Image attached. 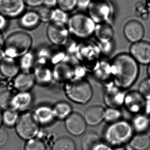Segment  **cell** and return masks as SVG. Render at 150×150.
Masks as SVG:
<instances>
[{
  "mask_svg": "<svg viewBox=\"0 0 150 150\" xmlns=\"http://www.w3.org/2000/svg\"><path fill=\"white\" fill-rule=\"evenodd\" d=\"M139 64L128 53H120L115 56L110 61L114 84L122 89L130 88L139 75Z\"/></svg>",
  "mask_w": 150,
  "mask_h": 150,
  "instance_id": "1",
  "label": "cell"
},
{
  "mask_svg": "<svg viewBox=\"0 0 150 150\" xmlns=\"http://www.w3.org/2000/svg\"><path fill=\"white\" fill-rule=\"evenodd\" d=\"M33 44L32 37L27 32H13L5 39L3 49L6 57L20 58L29 52Z\"/></svg>",
  "mask_w": 150,
  "mask_h": 150,
  "instance_id": "2",
  "label": "cell"
},
{
  "mask_svg": "<svg viewBox=\"0 0 150 150\" xmlns=\"http://www.w3.org/2000/svg\"><path fill=\"white\" fill-rule=\"evenodd\" d=\"M66 25L73 38L86 41L94 35L96 24L88 15L79 13L69 17Z\"/></svg>",
  "mask_w": 150,
  "mask_h": 150,
  "instance_id": "3",
  "label": "cell"
},
{
  "mask_svg": "<svg viewBox=\"0 0 150 150\" xmlns=\"http://www.w3.org/2000/svg\"><path fill=\"white\" fill-rule=\"evenodd\" d=\"M100 56L98 44L86 40L79 43L74 57L87 72L92 73L100 63Z\"/></svg>",
  "mask_w": 150,
  "mask_h": 150,
  "instance_id": "4",
  "label": "cell"
},
{
  "mask_svg": "<svg viewBox=\"0 0 150 150\" xmlns=\"http://www.w3.org/2000/svg\"><path fill=\"white\" fill-rule=\"evenodd\" d=\"M65 91L70 100L81 104L87 103L93 95L92 87L85 79H73L67 82Z\"/></svg>",
  "mask_w": 150,
  "mask_h": 150,
  "instance_id": "5",
  "label": "cell"
},
{
  "mask_svg": "<svg viewBox=\"0 0 150 150\" xmlns=\"http://www.w3.org/2000/svg\"><path fill=\"white\" fill-rule=\"evenodd\" d=\"M87 9L88 15L96 24L108 23L113 14V7L107 0L91 1Z\"/></svg>",
  "mask_w": 150,
  "mask_h": 150,
  "instance_id": "6",
  "label": "cell"
},
{
  "mask_svg": "<svg viewBox=\"0 0 150 150\" xmlns=\"http://www.w3.org/2000/svg\"><path fill=\"white\" fill-rule=\"evenodd\" d=\"M16 128L18 135L27 140L34 138L39 130L38 123L34 114L29 112L24 113L19 117Z\"/></svg>",
  "mask_w": 150,
  "mask_h": 150,
  "instance_id": "7",
  "label": "cell"
},
{
  "mask_svg": "<svg viewBox=\"0 0 150 150\" xmlns=\"http://www.w3.org/2000/svg\"><path fill=\"white\" fill-rule=\"evenodd\" d=\"M47 37L54 46L64 47L70 38V34L65 24L50 22L46 30Z\"/></svg>",
  "mask_w": 150,
  "mask_h": 150,
  "instance_id": "8",
  "label": "cell"
},
{
  "mask_svg": "<svg viewBox=\"0 0 150 150\" xmlns=\"http://www.w3.org/2000/svg\"><path fill=\"white\" fill-rule=\"evenodd\" d=\"M109 128L107 133L108 141L114 144H123L131 135L132 128L127 123L118 122Z\"/></svg>",
  "mask_w": 150,
  "mask_h": 150,
  "instance_id": "9",
  "label": "cell"
},
{
  "mask_svg": "<svg viewBox=\"0 0 150 150\" xmlns=\"http://www.w3.org/2000/svg\"><path fill=\"white\" fill-rule=\"evenodd\" d=\"M26 6L23 0H0V13L8 19L19 18Z\"/></svg>",
  "mask_w": 150,
  "mask_h": 150,
  "instance_id": "10",
  "label": "cell"
},
{
  "mask_svg": "<svg viewBox=\"0 0 150 150\" xmlns=\"http://www.w3.org/2000/svg\"><path fill=\"white\" fill-rule=\"evenodd\" d=\"M129 54L140 64H150V43L140 41L132 43L129 48Z\"/></svg>",
  "mask_w": 150,
  "mask_h": 150,
  "instance_id": "11",
  "label": "cell"
},
{
  "mask_svg": "<svg viewBox=\"0 0 150 150\" xmlns=\"http://www.w3.org/2000/svg\"><path fill=\"white\" fill-rule=\"evenodd\" d=\"M74 65L69 61L56 64L52 69L53 79L59 82H67L74 79Z\"/></svg>",
  "mask_w": 150,
  "mask_h": 150,
  "instance_id": "12",
  "label": "cell"
},
{
  "mask_svg": "<svg viewBox=\"0 0 150 150\" xmlns=\"http://www.w3.org/2000/svg\"><path fill=\"white\" fill-rule=\"evenodd\" d=\"M145 29L141 23L136 20L127 22L123 28V34L127 41L132 43L142 41Z\"/></svg>",
  "mask_w": 150,
  "mask_h": 150,
  "instance_id": "13",
  "label": "cell"
},
{
  "mask_svg": "<svg viewBox=\"0 0 150 150\" xmlns=\"http://www.w3.org/2000/svg\"><path fill=\"white\" fill-rule=\"evenodd\" d=\"M122 89L116 86L113 82L106 85L104 100L107 105L111 108H116L122 103L125 100Z\"/></svg>",
  "mask_w": 150,
  "mask_h": 150,
  "instance_id": "14",
  "label": "cell"
},
{
  "mask_svg": "<svg viewBox=\"0 0 150 150\" xmlns=\"http://www.w3.org/2000/svg\"><path fill=\"white\" fill-rule=\"evenodd\" d=\"M84 117L79 113H71L66 118L65 126L69 133L74 136H80L84 133L86 129Z\"/></svg>",
  "mask_w": 150,
  "mask_h": 150,
  "instance_id": "15",
  "label": "cell"
},
{
  "mask_svg": "<svg viewBox=\"0 0 150 150\" xmlns=\"http://www.w3.org/2000/svg\"><path fill=\"white\" fill-rule=\"evenodd\" d=\"M15 88L19 92H29L36 83L33 73L22 71L14 78Z\"/></svg>",
  "mask_w": 150,
  "mask_h": 150,
  "instance_id": "16",
  "label": "cell"
},
{
  "mask_svg": "<svg viewBox=\"0 0 150 150\" xmlns=\"http://www.w3.org/2000/svg\"><path fill=\"white\" fill-rule=\"evenodd\" d=\"M96 79L106 85L113 82L110 61L100 60L96 68L92 71Z\"/></svg>",
  "mask_w": 150,
  "mask_h": 150,
  "instance_id": "17",
  "label": "cell"
},
{
  "mask_svg": "<svg viewBox=\"0 0 150 150\" xmlns=\"http://www.w3.org/2000/svg\"><path fill=\"white\" fill-rule=\"evenodd\" d=\"M34 69L33 74L36 83L41 86H46L54 80L52 69L47 65L36 64Z\"/></svg>",
  "mask_w": 150,
  "mask_h": 150,
  "instance_id": "18",
  "label": "cell"
},
{
  "mask_svg": "<svg viewBox=\"0 0 150 150\" xmlns=\"http://www.w3.org/2000/svg\"><path fill=\"white\" fill-rule=\"evenodd\" d=\"M41 21L38 11H25L19 18V24L23 29L32 30L39 26Z\"/></svg>",
  "mask_w": 150,
  "mask_h": 150,
  "instance_id": "19",
  "label": "cell"
},
{
  "mask_svg": "<svg viewBox=\"0 0 150 150\" xmlns=\"http://www.w3.org/2000/svg\"><path fill=\"white\" fill-rule=\"evenodd\" d=\"M20 71L19 62L16 59L6 57L0 62V73L6 78H14Z\"/></svg>",
  "mask_w": 150,
  "mask_h": 150,
  "instance_id": "20",
  "label": "cell"
},
{
  "mask_svg": "<svg viewBox=\"0 0 150 150\" xmlns=\"http://www.w3.org/2000/svg\"><path fill=\"white\" fill-rule=\"evenodd\" d=\"M104 113L105 110L102 107L95 105L86 110L84 118L86 123L89 125H97L104 119Z\"/></svg>",
  "mask_w": 150,
  "mask_h": 150,
  "instance_id": "21",
  "label": "cell"
},
{
  "mask_svg": "<svg viewBox=\"0 0 150 150\" xmlns=\"http://www.w3.org/2000/svg\"><path fill=\"white\" fill-rule=\"evenodd\" d=\"M94 35L98 42H107L113 40L114 30L108 23H99L96 24Z\"/></svg>",
  "mask_w": 150,
  "mask_h": 150,
  "instance_id": "22",
  "label": "cell"
},
{
  "mask_svg": "<svg viewBox=\"0 0 150 150\" xmlns=\"http://www.w3.org/2000/svg\"><path fill=\"white\" fill-rule=\"evenodd\" d=\"M34 115L38 123L43 125L50 123L55 117L53 109L48 106H41L38 108Z\"/></svg>",
  "mask_w": 150,
  "mask_h": 150,
  "instance_id": "23",
  "label": "cell"
},
{
  "mask_svg": "<svg viewBox=\"0 0 150 150\" xmlns=\"http://www.w3.org/2000/svg\"><path fill=\"white\" fill-rule=\"evenodd\" d=\"M144 97L139 92L133 91L128 93L125 97V104L132 112L139 111L144 106Z\"/></svg>",
  "mask_w": 150,
  "mask_h": 150,
  "instance_id": "24",
  "label": "cell"
},
{
  "mask_svg": "<svg viewBox=\"0 0 150 150\" xmlns=\"http://www.w3.org/2000/svg\"><path fill=\"white\" fill-rule=\"evenodd\" d=\"M32 100V95L29 92H20L14 96V110H25L31 105Z\"/></svg>",
  "mask_w": 150,
  "mask_h": 150,
  "instance_id": "25",
  "label": "cell"
},
{
  "mask_svg": "<svg viewBox=\"0 0 150 150\" xmlns=\"http://www.w3.org/2000/svg\"><path fill=\"white\" fill-rule=\"evenodd\" d=\"M100 144V137L95 132H86L81 139V146L83 150H96Z\"/></svg>",
  "mask_w": 150,
  "mask_h": 150,
  "instance_id": "26",
  "label": "cell"
},
{
  "mask_svg": "<svg viewBox=\"0 0 150 150\" xmlns=\"http://www.w3.org/2000/svg\"><path fill=\"white\" fill-rule=\"evenodd\" d=\"M130 144L134 150H146L150 144V137L144 132L138 133L132 138Z\"/></svg>",
  "mask_w": 150,
  "mask_h": 150,
  "instance_id": "27",
  "label": "cell"
},
{
  "mask_svg": "<svg viewBox=\"0 0 150 150\" xmlns=\"http://www.w3.org/2000/svg\"><path fill=\"white\" fill-rule=\"evenodd\" d=\"M18 62L22 71L30 72L35 65V56L30 51L21 57Z\"/></svg>",
  "mask_w": 150,
  "mask_h": 150,
  "instance_id": "28",
  "label": "cell"
},
{
  "mask_svg": "<svg viewBox=\"0 0 150 150\" xmlns=\"http://www.w3.org/2000/svg\"><path fill=\"white\" fill-rule=\"evenodd\" d=\"M53 109L55 117L59 119L66 118L71 113V105L66 102H60L57 103Z\"/></svg>",
  "mask_w": 150,
  "mask_h": 150,
  "instance_id": "29",
  "label": "cell"
},
{
  "mask_svg": "<svg viewBox=\"0 0 150 150\" xmlns=\"http://www.w3.org/2000/svg\"><path fill=\"white\" fill-rule=\"evenodd\" d=\"M75 145L71 139L63 137L56 140L52 146V150H75Z\"/></svg>",
  "mask_w": 150,
  "mask_h": 150,
  "instance_id": "30",
  "label": "cell"
},
{
  "mask_svg": "<svg viewBox=\"0 0 150 150\" xmlns=\"http://www.w3.org/2000/svg\"><path fill=\"white\" fill-rule=\"evenodd\" d=\"M14 95L10 91L6 90L0 93V107L4 109L14 110Z\"/></svg>",
  "mask_w": 150,
  "mask_h": 150,
  "instance_id": "31",
  "label": "cell"
},
{
  "mask_svg": "<svg viewBox=\"0 0 150 150\" xmlns=\"http://www.w3.org/2000/svg\"><path fill=\"white\" fill-rule=\"evenodd\" d=\"M69 17L68 13L59 8H53L51 22L66 25Z\"/></svg>",
  "mask_w": 150,
  "mask_h": 150,
  "instance_id": "32",
  "label": "cell"
},
{
  "mask_svg": "<svg viewBox=\"0 0 150 150\" xmlns=\"http://www.w3.org/2000/svg\"><path fill=\"white\" fill-rule=\"evenodd\" d=\"M18 115L14 110H8L3 113V121L6 126H14L18 121Z\"/></svg>",
  "mask_w": 150,
  "mask_h": 150,
  "instance_id": "33",
  "label": "cell"
},
{
  "mask_svg": "<svg viewBox=\"0 0 150 150\" xmlns=\"http://www.w3.org/2000/svg\"><path fill=\"white\" fill-rule=\"evenodd\" d=\"M57 6L68 13L78 7L77 0H57Z\"/></svg>",
  "mask_w": 150,
  "mask_h": 150,
  "instance_id": "34",
  "label": "cell"
},
{
  "mask_svg": "<svg viewBox=\"0 0 150 150\" xmlns=\"http://www.w3.org/2000/svg\"><path fill=\"white\" fill-rule=\"evenodd\" d=\"M150 124V120L143 116L136 117L133 121V125L135 129L140 132L147 129Z\"/></svg>",
  "mask_w": 150,
  "mask_h": 150,
  "instance_id": "35",
  "label": "cell"
},
{
  "mask_svg": "<svg viewBox=\"0 0 150 150\" xmlns=\"http://www.w3.org/2000/svg\"><path fill=\"white\" fill-rule=\"evenodd\" d=\"M25 150H46V146L41 139L33 138L29 139L26 143Z\"/></svg>",
  "mask_w": 150,
  "mask_h": 150,
  "instance_id": "36",
  "label": "cell"
},
{
  "mask_svg": "<svg viewBox=\"0 0 150 150\" xmlns=\"http://www.w3.org/2000/svg\"><path fill=\"white\" fill-rule=\"evenodd\" d=\"M121 117V113L116 108H110L105 110L104 119L109 122H116Z\"/></svg>",
  "mask_w": 150,
  "mask_h": 150,
  "instance_id": "37",
  "label": "cell"
},
{
  "mask_svg": "<svg viewBox=\"0 0 150 150\" xmlns=\"http://www.w3.org/2000/svg\"><path fill=\"white\" fill-rule=\"evenodd\" d=\"M138 92L144 98H150V79H144L140 82L139 86Z\"/></svg>",
  "mask_w": 150,
  "mask_h": 150,
  "instance_id": "38",
  "label": "cell"
},
{
  "mask_svg": "<svg viewBox=\"0 0 150 150\" xmlns=\"http://www.w3.org/2000/svg\"><path fill=\"white\" fill-rule=\"evenodd\" d=\"M97 44L100 49L101 56L103 55L104 57L110 56L114 50V43L113 40L107 42H98Z\"/></svg>",
  "mask_w": 150,
  "mask_h": 150,
  "instance_id": "39",
  "label": "cell"
},
{
  "mask_svg": "<svg viewBox=\"0 0 150 150\" xmlns=\"http://www.w3.org/2000/svg\"><path fill=\"white\" fill-rule=\"evenodd\" d=\"M53 9L49 8L45 6L39 9L38 11V13L40 16L41 21L44 23L51 22Z\"/></svg>",
  "mask_w": 150,
  "mask_h": 150,
  "instance_id": "40",
  "label": "cell"
},
{
  "mask_svg": "<svg viewBox=\"0 0 150 150\" xmlns=\"http://www.w3.org/2000/svg\"><path fill=\"white\" fill-rule=\"evenodd\" d=\"M135 13L137 14V16L145 20L148 18L149 12L147 8H145L144 6H137Z\"/></svg>",
  "mask_w": 150,
  "mask_h": 150,
  "instance_id": "41",
  "label": "cell"
},
{
  "mask_svg": "<svg viewBox=\"0 0 150 150\" xmlns=\"http://www.w3.org/2000/svg\"><path fill=\"white\" fill-rule=\"evenodd\" d=\"M8 135L7 131L4 128H0V146L4 145L7 143Z\"/></svg>",
  "mask_w": 150,
  "mask_h": 150,
  "instance_id": "42",
  "label": "cell"
},
{
  "mask_svg": "<svg viewBox=\"0 0 150 150\" xmlns=\"http://www.w3.org/2000/svg\"><path fill=\"white\" fill-rule=\"evenodd\" d=\"M26 6L32 8L39 7L43 5L44 0H23Z\"/></svg>",
  "mask_w": 150,
  "mask_h": 150,
  "instance_id": "43",
  "label": "cell"
},
{
  "mask_svg": "<svg viewBox=\"0 0 150 150\" xmlns=\"http://www.w3.org/2000/svg\"><path fill=\"white\" fill-rule=\"evenodd\" d=\"M8 19L0 13V31L5 30L8 26Z\"/></svg>",
  "mask_w": 150,
  "mask_h": 150,
  "instance_id": "44",
  "label": "cell"
},
{
  "mask_svg": "<svg viewBox=\"0 0 150 150\" xmlns=\"http://www.w3.org/2000/svg\"><path fill=\"white\" fill-rule=\"evenodd\" d=\"M43 6L53 9L57 6V0H44Z\"/></svg>",
  "mask_w": 150,
  "mask_h": 150,
  "instance_id": "45",
  "label": "cell"
},
{
  "mask_svg": "<svg viewBox=\"0 0 150 150\" xmlns=\"http://www.w3.org/2000/svg\"><path fill=\"white\" fill-rule=\"evenodd\" d=\"M91 1V0H77L78 7L81 9H87Z\"/></svg>",
  "mask_w": 150,
  "mask_h": 150,
  "instance_id": "46",
  "label": "cell"
},
{
  "mask_svg": "<svg viewBox=\"0 0 150 150\" xmlns=\"http://www.w3.org/2000/svg\"><path fill=\"white\" fill-rule=\"evenodd\" d=\"M5 39L4 35L2 34V32L0 31V49L3 48L5 42Z\"/></svg>",
  "mask_w": 150,
  "mask_h": 150,
  "instance_id": "47",
  "label": "cell"
},
{
  "mask_svg": "<svg viewBox=\"0 0 150 150\" xmlns=\"http://www.w3.org/2000/svg\"><path fill=\"white\" fill-rule=\"evenodd\" d=\"M96 150H111L110 149V148L108 147V146H107L105 145L104 144H100L99 146L97 147V148H96Z\"/></svg>",
  "mask_w": 150,
  "mask_h": 150,
  "instance_id": "48",
  "label": "cell"
},
{
  "mask_svg": "<svg viewBox=\"0 0 150 150\" xmlns=\"http://www.w3.org/2000/svg\"><path fill=\"white\" fill-rule=\"evenodd\" d=\"M6 57V54H5V52L3 50V48L0 49V62L2 61V59Z\"/></svg>",
  "mask_w": 150,
  "mask_h": 150,
  "instance_id": "49",
  "label": "cell"
},
{
  "mask_svg": "<svg viewBox=\"0 0 150 150\" xmlns=\"http://www.w3.org/2000/svg\"><path fill=\"white\" fill-rule=\"evenodd\" d=\"M2 121H3V115H2L1 111L0 110V126L2 124Z\"/></svg>",
  "mask_w": 150,
  "mask_h": 150,
  "instance_id": "50",
  "label": "cell"
},
{
  "mask_svg": "<svg viewBox=\"0 0 150 150\" xmlns=\"http://www.w3.org/2000/svg\"><path fill=\"white\" fill-rule=\"evenodd\" d=\"M147 74L148 75V78L150 79V64L148 65V67L147 68Z\"/></svg>",
  "mask_w": 150,
  "mask_h": 150,
  "instance_id": "51",
  "label": "cell"
},
{
  "mask_svg": "<svg viewBox=\"0 0 150 150\" xmlns=\"http://www.w3.org/2000/svg\"><path fill=\"white\" fill-rule=\"evenodd\" d=\"M91 1H96V0H91Z\"/></svg>",
  "mask_w": 150,
  "mask_h": 150,
  "instance_id": "52",
  "label": "cell"
},
{
  "mask_svg": "<svg viewBox=\"0 0 150 150\" xmlns=\"http://www.w3.org/2000/svg\"><path fill=\"white\" fill-rule=\"evenodd\" d=\"M134 150V149H133V150Z\"/></svg>",
  "mask_w": 150,
  "mask_h": 150,
  "instance_id": "53",
  "label": "cell"
},
{
  "mask_svg": "<svg viewBox=\"0 0 150 150\" xmlns=\"http://www.w3.org/2000/svg\"><path fill=\"white\" fill-rule=\"evenodd\" d=\"M149 120H150V119H149Z\"/></svg>",
  "mask_w": 150,
  "mask_h": 150,
  "instance_id": "54",
  "label": "cell"
}]
</instances>
